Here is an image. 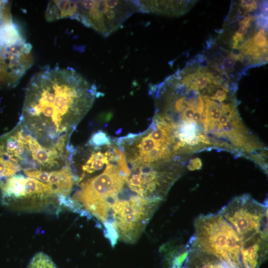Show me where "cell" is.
I'll return each mask as SVG.
<instances>
[{
	"mask_svg": "<svg viewBox=\"0 0 268 268\" xmlns=\"http://www.w3.org/2000/svg\"><path fill=\"white\" fill-rule=\"evenodd\" d=\"M99 93L72 68L43 69L26 87L19 123L43 146L68 153L70 134Z\"/></svg>",
	"mask_w": 268,
	"mask_h": 268,
	"instance_id": "obj_1",
	"label": "cell"
},
{
	"mask_svg": "<svg viewBox=\"0 0 268 268\" xmlns=\"http://www.w3.org/2000/svg\"><path fill=\"white\" fill-rule=\"evenodd\" d=\"M124 153L117 145L113 155L98 175L81 182L71 199L103 224L112 204L125 188L129 173Z\"/></svg>",
	"mask_w": 268,
	"mask_h": 268,
	"instance_id": "obj_2",
	"label": "cell"
},
{
	"mask_svg": "<svg viewBox=\"0 0 268 268\" xmlns=\"http://www.w3.org/2000/svg\"><path fill=\"white\" fill-rule=\"evenodd\" d=\"M192 245L210 254L231 268H243L241 240L233 226L219 213L201 215L195 221Z\"/></svg>",
	"mask_w": 268,
	"mask_h": 268,
	"instance_id": "obj_3",
	"label": "cell"
},
{
	"mask_svg": "<svg viewBox=\"0 0 268 268\" xmlns=\"http://www.w3.org/2000/svg\"><path fill=\"white\" fill-rule=\"evenodd\" d=\"M160 202L144 199L126 189L112 205L109 218L120 241L133 244L140 238Z\"/></svg>",
	"mask_w": 268,
	"mask_h": 268,
	"instance_id": "obj_4",
	"label": "cell"
},
{
	"mask_svg": "<svg viewBox=\"0 0 268 268\" xmlns=\"http://www.w3.org/2000/svg\"><path fill=\"white\" fill-rule=\"evenodd\" d=\"M73 19L104 37L117 30L133 14L141 12L138 0H76Z\"/></svg>",
	"mask_w": 268,
	"mask_h": 268,
	"instance_id": "obj_5",
	"label": "cell"
},
{
	"mask_svg": "<svg viewBox=\"0 0 268 268\" xmlns=\"http://www.w3.org/2000/svg\"><path fill=\"white\" fill-rule=\"evenodd\" d=\"M55 196L48 185L22 174H16L0 181L2 204L18 209L42 210Z\"/></svg>",
	"mask_w": 268,
	"mask_h": 268,
	"instance_id": "obj_6",
	"label": "cell"
},
{
	"mask_svg": "<svg viewBox=\"0 0 268 268\" xmlns=\"http://www.w3.org/2000/svg\"><path fill=\"white\" fill-rule=\"evenodd\" d=\"M244 241L258 234L268 235V205L249 195L232 199L219 212Z\"/></svg>",
	"mask_w": 268,
	"mask_h": 268,
	"instance_id": "obj_7",
	"label": "cell"
},
{
	"mask_svg": "<svg viewBox=\"0 0 268 268\" xmlns=\"http://www.w3.org/2000/svg\"><path fill=\"white\" fill-rule=\"evenodd\" d=\"M33 61L32 46L25 39L0 48V85H16Z\"/></svg>",
	"mask_w": 268,
	"mask_h": 268,
	"instance_id": "obj_8",
	"label": "cell"
},
{
	"mask_svg": "<svg viewBox=\"0 0 268 268\" xmlns=\"http://www.w3.org/2000/svg\"><path fill=\"white\" fill-rule=\"evenodd\" d=\"M268 253V235L258 234L242 242L243 268H258Z\"/></svg>",
	"mask_w": 268,
	"mask_h": 268,
	"instance_id": "obj_9",
	"label": "cell"
},
{
	"mask_svg": "<svg viewBox=\"0 0 268 268\" xmlns=\"http://www.w3.org/2000/svg\"><path fill=\"white\" fill-rule=\"evenodd\" d=\"M177 268H231L212 254L194 247L191 242Z\"/></svg>",
	"mask_w": 268,
	"mask_h": 268,
	"instance_id": "obj_10",
	"label": "cell"
},
{
	"mask_svg": "<svg viewBox=\"0 0 268 268\" xmlns=\"http://www.w3.org/2000/svg\"><path fill=\"white\" fill-rule=\"evenodd\" d=\"M78 177L72 172L69 164L59 170L48 172L46 184L50 186L58 198H67L71 192Z\"/></svg>",
	"mask_w": 268,
	"mask_h": 268,
	"instance_id": "obj_11",
	"label": "cell"
},
{
	"mask_svg": "<svg viewBox=\"0 0 268 268\" xmlns=\"http://www.w3.org/2000/svg\"><path fill=\"white\" fill-rule=\"evenodd\" d=\"M141 12L169 16L185 13L191 6V1L185 0H138Z\"/></svg>",
	"mask_w": 268,
	"mask_h": 268,
	"instance_id": "obj_12",
	"label": "cell"
},
{
	"mask_svg": "<svg viewBox=\"0 0 268 268\" xmlns=\"http://www.w3.org/2000/svg\"><path fill=\"white\" fill-rule=\"evenodd\" d=\"M76 10V0H51L46 9L45 18L49 22L66 18L73 19Z\"/></svg>",
	"mask_w": 268,
	"mask_h": 268,
	"instance_id": "obj_13",
	"label": "cell"
},
{
	"mask_svg": "<svg viewBox=\"0 0 268 268\" xmlns=\"http://www.w3.org/2000/svg\"><path fill=\"white\" fill-rule=\"evenodd\" d=\"M21 169V166L12 161L0 147V181L16 174Z\"/></svg>",
	"mask_w": 268,
	"mask_h": 268,
	"instance_id": "obj_14",
	"label": "cell"
},
{
	"mask_svg": "<svg viewBox=\"0 0 268 268\" xmlns=\"http://www.w3.org/2000/svg\"><path fill=\"white\" fill-rule=\"evenodd\" d=\"M27 268H58L52 259L46 254L40 252L35 254L30 260Z\"/></svg>",
	"mask_w": 268,
	"mask_h": 268,
	"instance_id": "obj_15",
	"label": "cell"
},
{
	"mask_svg": "<svg viewBox=\"0 0 268 268\" xmlns=\"http://www.w3.org/2000/svg\"><path fill=\"white\" fill-rule=\"evenodd\" d=\"M8 4V3L7 1L0 0V20Z\"/></svg>",
	"mask_w": 268,
	"mask_h": 268,
	"instance_id": "obj_16",
	"label": "cell"
}]
</instances>
